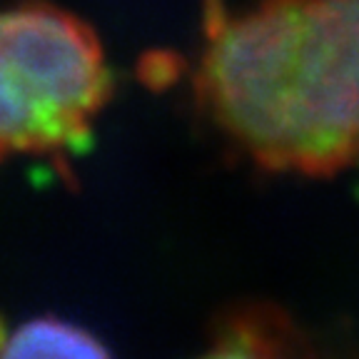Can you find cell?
<instances>
[{"label": "cell", "instance_id": "1", "mask_svg": "<svg viewBox=\"0 0 359 359\" xmlns=\"http://www.w3.org/2000/svg\"><path fill=\"white\" fill-rule=\"evenodd\" d=\"M197 95L259 168L325 177L357 165L359 0L215 8Z\"/></svg>", "mask_w": 359, "mask_h": 359}, {"label": "cell", "instance_id": "2", "mask_svg": "<svg viewBox=\"0 0 359 359\" xmlns=\"http://www.w3.org/2000/svg\"><path fill=\"white\" fill-rule=\"evenodd\" d=\"M107 95L90 25L50 3L0 8V160L80 145Z\"/></svg>", "mask_w": 359, "mask_h": 359}, {"label": "cell", "instance_id": "3", "mask_svg": "<svg viewBox=\"0 0 359 359\" xmlns=\"http://www.w3.org/2000/svg\"><path fill=\"white\" fill-rule=\"evenodd\" d=\"M197 359H317L297 327L280 312L252 307L219 327Z\"/></svg>", "mask_w": 359, "mask_h": 359}, {"label": "cell", "instance_id": "4", "mask_svg": "<svg viewBox=\"0 0 359 359\" xmlns=\"http://www.w3.org/2000/svg\"><path fill=\"white\" fill-rule=\"evenodd\" d=\"M0 359H110V354L83 327L38 317L22 322L0 342Z\"/></svg>", "mask_w": 359, "mask_h": 359}]
</instances>
